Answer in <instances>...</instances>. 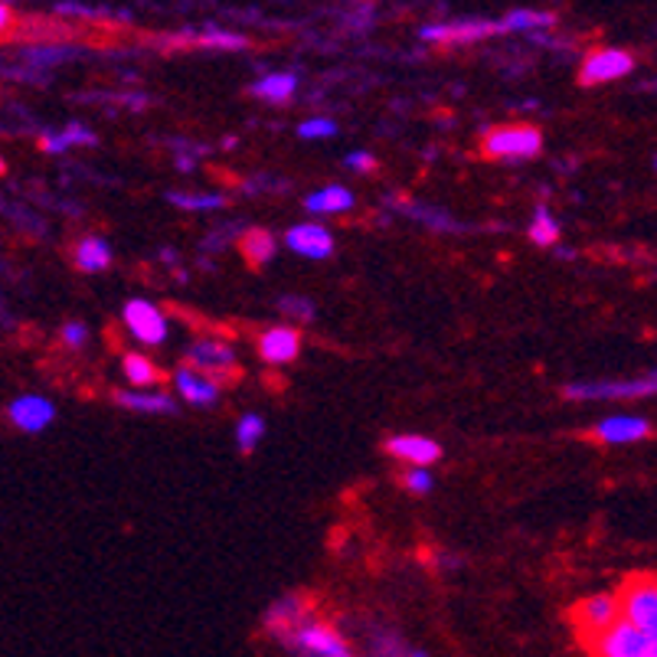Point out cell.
<instances>
[{"mask_svg":"<svg viewBox=\"0 0 657 657\" xmlns=\"http://www.w3.org/2000/svg\"><path fill=\"white\" fill-rule=\"evenodd\" d=\"M585 651L598 657H657V638L622 615L612 628H605L598 638H592L585 645Z\"/></svg>","mask_w":657,"mask_h":657,"instance_id":"1","label":"cell"},{"mask_svg":"<svg viewBox=\"0 0 657 657\" xmlns=\"http://www.w3.org/2000/svg\"><path fill=\"white\" fill-rule=\"evenodd\" d=\"M573 403H592V399H645L657 396V369L638 379H612V383H570L563 389Z\"/></svg>","mask_w":657,"mask_h":657,"instance_id":"2","label":"cell"},{"mask_svg":"<svg viewBox=\"0 0 657 657\" xmlns=\"http://www.w3.org/2000/svg\"><path fill=\"white\" fill-rule=\"evenodd\" d=\"M540 147H543V135L530 125L491 128L484 132V142H481V150L498 160H526V157H536Z\"/></svg>","mask_w":657,"mask_h":657,"instance_id":"3","label":"cell"},{"mask_svg":"<svg viewBox=\"0 0 657 657\" xmlns=\"http://www.w3.org/2000/svg\"><path fill=\"white\" fill-rule=\"evenodd\" d=\"M622 615H625L622 595H615V592H598V595L585 598L583 605H576V612H573V625H576L580 642L588 645V642L598 638L605 628H612Z\"/></svg>","mask_w":657,"mask_h":657,"instance_id":"4","label":"cell"},{"mask_svg":"<svg viewBox=\"0 0 657 657\" xmlns=\"http://www.w3.org/2000/svg\"><path fill=\"white\" fill-rule=\"evenodd\" d=\"M625 618L642 625L657 638V576H635L622 588Z\"/></svg>","mask_w":657,"mask_h":657,"instance_id":"5","label":"cell"},{"mask_svg":"<svg viewBox=\"0 0 657 657\" xmlns=\"http://www.w3.org/2000/svg\"><path fill=\"white\" fill-rule=\"evenodd\" d=\"M494 33H504V23H491V20H451V23H429L419 30V36L426 43H474V40H488Z\"/></svg>","mask_w":657,"mask_h":657,"instance_id":"6","label":"cell"},{"mask_svg":"<svg viewBox=\"0 0 657 657\" xmlns=\"http://www.w3.org/2000/svg\"><path fill=\"white\" fill-rule=\"evenodd\" d=\"M632 70H635V56L632 53L605 46V50H595V53L585 56L583 70H580V82L583 85H602V82H615V79L628 75Z\"/></svg>","mask_w":657,"mask_h":657,"instance_id":"7","label":"cell"},{"mask_svg":"<svg viewBox=\"0 0 657 657\" xmlns=\"http://www.w3.org/2000/svg\"><path fill=\"white\" fill-rule=\"evenodd\" d=\"M122 317H125L128 331H132L142 344L157 347V344H164V341H167V317H164L150 301H145V298L128 301V304H125V311H122Z\"/></svg>","mask_w":657,"mask_h":657,"instance_id":"8","label":"cell"},{"mask_svg":"<svg viewBox=\"0 0 657 657\" xmlns=\"http://www.w3.org/2000/svg\"><path fill=\"white\" fill-rule=\"evenodd\" d=\"M292 642L298 645V651H304V655H317V657L351 655V645H347L334 628H327V625H321V622H314V618H307V622L294 632Z\"/></svg>","mask_w":657,"mask_h":657,"instance_id":"9","label":"cell"},{"mask_svg":"<svg viewBox=\"0 0 657 657\" xmlns=\"http://www.w3.org/2000/svg\"><path fill=\"white\" fill-rule=\"evenodd\" d=\"M56 416V406L43 396H20L10 403V423L20 432H43Z\"/></svg>","mask_w":657,"mask_h":657,"instance_id":"10","label":"cell"},{"mask_svg":"<svg viewBox=\"0 0 657 657\" xmlns=\"http://www.w3.org/2000/svg\"><path fill=\"white\" fill-rule=\"evenodd\" d=\"M285 246L298 255H307V259H327L334 252V236L324 226L301 222V226H292L285 232Z\"/></svg>","mask_w":657,"mask_h":657,"instance_id":"11","label":"cell"},{"mask_svg":"<svg viewBox=\"0 0 657 657\" xmlns=\"http://www.w3.org/2000/svg\"><path fill=\"white\" fill-rule=\"evenodd\" d=\"M307 618H311V615H307L304 602H301L298 595H285L282 602H275V605L269 608V615H265V628H269L275 638L292 642L294 632H298Z\"/></svg>","mask_w":657,"mask_h":657,"instance_id":"12","label":"cell"},{"mask_svg":"<svg viewBox=\"0 0 657 657\" xmlns=\"http://www.w3.org/2000/svg\"><path fill=\"white\" fill-rule=\"evenodd\" d=\"M259 354L265 364H292L294 357L301 354V334L294 327H269L259 337Z\"/></svg>","mask_w":657,"mask_h":657,"instance_id":"13","label":"cell"},{"mask_svg":"<svg viewBox=\"0 0 657 657\" xmlns=\"http://www.w3.org/2000/svg\"><path fill=\"white\" fill-rule=\"evenodd\" d=\"M177 389H180V396H184L187 403H194V406H213L219 399L217 379H213L210 373L197 369V366L177 369Z\"/></svg>","mask_w":657,"mask_h":657,"instance_id":"14","label":"cell"},{"mask_svg":"<svg viewBox=\"0 0 657 657\" xmlns=\"http://www.w3.org/2000/svg\"><path fill=\"white\" fill-rule=\"evenodd\" d=\"M386 451L409 461V465H432L441 458V445L423 436H393L386 438Z\"/></svg>","mask_w":657,"mask_h":657,"instance_id":"15","label":"cell"},{"mask_svg":"<svg viewBox=\"0 0 657 657\" xmlns=\"http://www.w3.org/2000/svg\"><path fill=\"white\" fill-rule=\"evenodd\" d=\"M648 432H651L648 419H638V416H612V419L598 423V429H595V436L602 438V441H608V445L638 441V438H645Z\"/></svg>","mask_w":657,"mask_h":657,"instance_id":"16","label":"cell"},{"mask_svg":"<svg viewBox=\"0 0 657 657\" xmlns=\"http://www.w3.org/2000/svg\"><path fill=\"white\" fill-rule=\"evenodd\" d=\"M187 361L190 366H197V369H204V373H219V369H229V366L236 364V354L226 347V344H217V341H200V344H194L190 347V354H187Z\"/></svg>","mask_w":657,"mask_h":657,"instance_id":"17","label":"cell"},{"mask_svg":"<svg viewBox=\"0 0 657 657\" xmlns=\"http://www.w3.org/2000/svg\"><path fill=\"white\" fill-rule=\"evenodd\" d=\"M242 255H246V262L249 265H265V262H272L275 259V252H279V242H275V236L269 232V229H246V236H242Z\"/></svg>","mask_w":657,"mask_h":657,"instance_id":"18","label":"cell"},{"mask_svg":"<svg viewBox=\"0 0 657 657\" xmlns=\"http://www.w3.org/2000/svg\"><path fill=\"white\" fill-rule=\"evenodd\" d=\"M108 265H112V249H108L105 239L88 236V239H82L75 246V269H82V272H105Z\"/></svg>","mask_w":657,"mask_h":657,"instance_id":"19","label":"cell"},{"mask_svg":"<svg viewBox=\"0 0 657 657\" xmlns=\"http://www.w3.org/2000/svg\"><path fill=\"white\" fill-rule=\"evenodd\" d=\"M304 207L311 213H347V210H354V194L347 187H324V190L311 194L304 200Z\"/></svg>","mask_w":657,"mask_h":657,"instance_id":"20","label":"cell"},{"mask_svg":"<svg viewBox=\"0 0 657 657\" xmlns=\"http://www.w3.org/2000/svg\"><path fill=\"white\" fill-rule=\"evenodd\" d=\"M294 88H298V75L272 73L262 75V79L252 85V95H259V98H265V102H289Z\"/></svg>","mask_w":657,"mask_h":657,"instance_id":"21","label":"cell"},{"mask_svg":"<svg viewBox=\"0 0 657 657\" xmlns=\"http://www.w3.org/2000/svg\"><path fill=\"white\" fill-rule=\"evenodd\" d=\"M118 406L125 409H138V413H174V399L164 393H115Z\"/></svg>","mask_w":657,"mask_h":657,"instance_id":"22","label":"cell"},{"mask_svg":"<svg viewBox=\"0 0 657 657\" xmlns=\"http://www.w3.org/2000/svg\"><path fill=\"white\" fill-rule=\"evenodd\" d=\"M504 33H511V30H546L550 23H553V13H546V10H511L504 20Z\"/></svg>","mask_w":657,"mask_h":657,"instance_id":"23","label":"cell"},{"mask_svg":"<svg viewBox=\"0 0 657 657\" xmlns=\"http://www.w3.org/2000/svg\"><path fill=\"white\" fill-rule=\"evenodd\" d=\"M530 239L536 242V246H543V249H550V246H556L560 242V222L550 217V210H536L533 213V222H530Z\"/></svg>","mask_w":657,"mask_h":657,"instance_id":"24","label":"cell"},{"mask_svg":"<svg viewBox=\"0 0 657 657\" xmlns=\"http://www.w3.org/2000/svg\"><path fill=\"white\" fill-rule=\"evenodd\" d=\"M122 366H125V376H128L135 386H157V383H160V369L150 364L147 357H142V354H128Z\"/></svg>","mask_w":657,"mask_h":657,"instance_id":"25","label":"cell"},{"mask_svg":"<svg viewBox=\"0 0 657 657\" xmlns=\"http://www.w3.org/2000/svg\"><path fill=\"white\" fill-rule=\"evenodd\" d=\"M167 200L180 210H219L226 204V197L219 194H167Z\"/></svg>","mask_w":657,"mask_h":657,"instance_id":"26","label":"cell"},{"mask_svg":"<svg viewBox=\"0 0 657 657\" xmlns=\"http://www.w3.org/2000/svg\"><path fill=\"white\" fill-rule=\"evenodd\" d=\"M262 432H265V423H262L259 416H242L239 426H236V441H239V448L249 455V451H255Z\"/></svg>","mask_w":657,"mask_h":657,"instance_id":"27","label":"cell"},{"mask_svg":"<svg viewBox=\"0 0 657 657\" xmlns=\"http://www.w3.org/2000/svg\"><path fill=\"white\" fill-rule=\"evenodd\" d=\"M406 488L413 491V494H429L432 491V474L426 471V465H413L409 471H406Z\"/></svg>","mask_w":657,"mask_h":657,"instance_id":"28","label":"cell"},{"mask_svg":"<svg viewBox=\"0 0 657 657\" xmlns=\"http://www.w3.org/2000/svg\"><path fill=\"white\" fill-rule=\"evenodd\" d=\"M298 135H301V138H331V135H337V125H334L331 118H307V122L298 128Z\"/></svg>","mask_w":657,"mask_h":657,"instance_id":"29","label":"cell"},{"mask_svg":"<svg viewBox=\"0 0 657 657\" xmlns=\"http://www.w3.org/2000/svg\"><path fill=\"white\" fill-rule=\"evenodd\" d=\"M200 43L204 46H219V50H242L246 46V40L242 36H232V33H210Z\"/></svg>","mask_w":657,"mask_h":657,"instance_id":"30","label":"cell"},{"mask_svg":"<svg viewBox=\"0 0 657 657\" xmlns=\"http://www.w3.org/2000/svg\"><path fill=\"white\" fill-rule=\"evenodd\" d=\"M63 341L70 344V347H85V341H88V331H85V324H79V321H70L66 327H63Z\"/></svg>","mask_w":657,"mask_h":657,"instance_id":"31","label":"cell"},{"mask_svg":"<svg viewBox=\"0 0 657 657\" xmlns=\"http://www.w3.org/2000/svg\"><path fill=\"white\" fill-rule=\"evenodd\" d=\"M63 135L70 138V145H88V147L98 145V138H95L85 125H75V122L66 128V132H63Z\"/></svg>","mask_w":657,"mask_h":657,"instance_id":"32","label":"cell"},{"mask_svg":"<svg viewBox=\"0 0 657 657\" xmlns=\"http://www.w3.org/2000/svg\"><path fill=\"white\" fill-rule=\"evenodd\" d=\"M282 307H285L289 314H294V317H301V321H307V317L314 314V307H311L304 298H285V301H282Z\"/></svg>","mask_w":657,"mask_h":657,"instance_id":"33","label":"cell"},{"mask_svg":"<svg viewBox=\"0 0 657 657\" xmlns=\"http://www.w3.org/2000/svg\"><path fill=\"white\" fill-rule=\"evenodd\" d=\"M27 56H30L33 63H53V60H70L73 50H30Z\"/></svg>","mask_w":657,"mask_h":657,"instance_id":"34","label":"cell"},{"mask_svg":"<svg viewBox=\"0 0 657 657\" xmlns=\"http://www.w3.org/2000/svg\"><path fill=\"white\" fill-rule=\"evenodd\" d=\"M347 167H354V170H376V157L373 154H366V150H357V154H351L347 157Z\"/></svg>","mask_w":657,"mask_h":657,"instance_id":"35","label":"cell"},{"mask_svg":"<svg viewBox=\"0 0 657 657\" xmlns=\"http://www.w3.org/2000/svg\"><path fill=\"white\" fill-rule=\"evenodd\" d=\"M43 150L46 154H60V150H66V147H73L70 145V138L66 135H43Z\"/></svg>","mask_w":657,"mask_h":657,"instance_id":"36","label":"cell"},{"mask_svg":"<svg viewBox=\"0 0 657 657\" xmlns=\"http://www.w3.org/2000/svg\"><path fill=\"white\" fill-rule=\"evenodd\" d=\"M655 170H657V157H655Z\"/></svg>","mask_w":657,"mask_h":657,"instance_id":"37","label":"cell"},{"mask_svg":"<svg viewBox=\"0 0 657 657\" xmlns=\"http://www.w3.org/2000/svg\"><path fill=\"white\" fill-rule=\"evenodd\" d=\"M3 3H10V0H3Z\"/></svg>","mask_w":657,"mask_h":657,"instance_id":"38","label":"cell"}]
</instances>
